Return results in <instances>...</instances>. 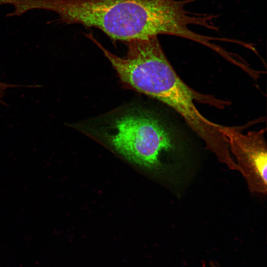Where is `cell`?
I'll use <instances>...</instances> for the list:
<instances>
[{"instance_id":"cell-1","label":"cell","mask_w":267,"mask_h":267,"mask_svg":"<svg viewBox=\"0 0 267 267\" xmlns=\"http://www.w3.org/2000/svg\"><path fill=\"white\" fill-rule=\"evenodd\" d=\"M195 0H47V10L62 22L97 28L114 41L127 43L165 34L203 44L205 36L189 26L208 28L210 17L185 9Z\"/></svg>"},{"instance_id":"cell-2","label":"cell","mask_w":267,"mask_h":267,"mask_svg":"<svg viewBox=\"0 0 267 267\" xmlns=\"http://www.w3.org/2000/svg\"><path fill=\"white\" fill-rule=\"evenodd\" d=\"M117 73L126 85L162 102L178 112L220 162L228 168L235 166L221 132L222 125L205 117L195 104L198 101L221 108L227 102L200 94L185 84L170 64L157 38L132 46L120 61Z\"/></svg>"},{"instance_id":"cell-3","label":"cell","mask_w":267,"mask_h":267,"mask_svg":"<svg viewBox=\"0 0 267 267\" xmlns=\"http://www.w3.org/2000/svg\"><path fill=\"white\" fill-rule=\"evenodd\" d=\"M108 139L119 153L130 161L150 169L162 167V156L168 154L184 165L185 158L169 131L155 115L144 110L126 112L114 118Z\"/></svg>"},{"instance_id":"cell-4","label":"cell","mask_w":267,"mask_h":267,"mask_svg":"<svg viewBox=\"0 0 267 267\" xmlns=\"http://www.w3.org/2000/svg\"><path fill=\"white\" fill-rule=\"evenodd\" d=\"M221 132L235 157L239 172L252 193L267 191V149L265 130L243 133L235 127L222 126Z\"/></svg>"},{"instance_id":"cell-5","label":"cell","mask_w":267,"mask_h":267,"mask_svg":"<svg viewBox=\"0 0 267 267\" xmlns=\"http://www.w3.org/2000/svg\"><path fill=\"white\" fill-rule=\"evenodd\" d=\"M9 86V85L5 84L0 82V96L1 95L3 91Z\"/></svg>"},{"instance_id":"cell-6","label":"cell","mask_w":267,"mask_h":267,"mask_svg":"<svg viewBox=\"0 0 267 267\" xmlns=\"http://www.w3.org/2000/svg\"><path fill=\"white\" fill-rule=\"evenodd\" d=\"M211 266L213 267H218L217 266H216L215 264H214L213 262L211 263Z\"/></svg>"}]
</instances>
